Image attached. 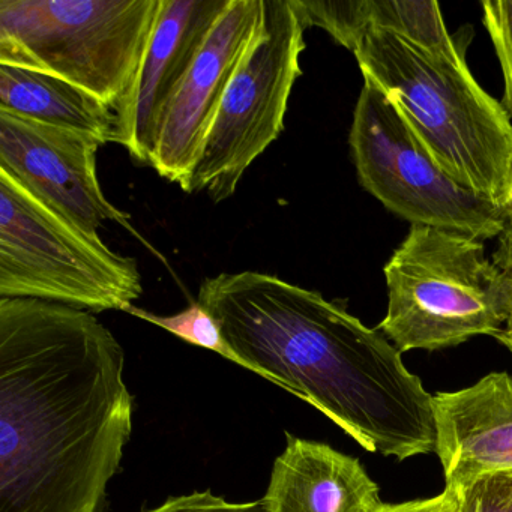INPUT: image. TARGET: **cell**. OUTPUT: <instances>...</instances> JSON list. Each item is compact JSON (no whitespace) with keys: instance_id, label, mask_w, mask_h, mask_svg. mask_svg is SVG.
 I'll return each instance as SVG.
<instances>
[{"instance_id":"obj_10","label":"cell","mask_w":512,"mask_h":512,"mask_svg":"<svg viewBox=\"0 0 512 512\" xmlns=\"http://www.w3.org/2000/svg\"><path fill=\"white\" fill-rule=\"evenodd\" d=\"M265 0H230L170 101L152 154L161 178L184 185L224 94L262 32Z\"/></svg>"},{"instance_id":"obj_1","label":"cell","mask_w":512,"mask_h":512,"mask_svg":"<svg viewBox=\"0 0 512 512\" xmlns=\"http://www.w3.org/2000/svg\"><path fill=\"white\" fill-rule=\"evenodd\" d=\"M125 353L94 314L0 298V512H104L133 433Z\"/></svg>"},{"instance_id":"obj_20","label":"cell","mask_w":512,"mask_h":512,"mask_svg":"<svg viewBox=\"0 0 512 512\" xmlns=\"http://www.w3.org/2000/svg\"><path fill=\"white\" fill-rule=\"evenodd\" d=\"M493 262L502 277L503 311H505V326L497 341L502 343L512 355V221H506L505 230L499 236Z\"/></svg>"},{"instance_id":"obj_12","label":"cell","mask_w":512,"mask_h":512,"mask_svg":"<svg viewBox=\"0 0 512 512\" xmlns=\"http://www.w3.org/2000/svg\"><path fill=\"white\" fill-rule=\"evenodd\" d=\"M436 451L446 490L491 473L512 475V377L490 373L433 395Z\"/></svg>"},{"instance_id":"obj_15","label":"cell","mask_w":512,"mask_h":512,"mask_svg":"<svg viewBox=\"0 0 512 512\" xmlns=\"http://www.w3.org/2000/svg\"><path fill=\"white\" fill-rule=\"evenodd\" d=\"M0 110L115 143L113 107L52 74L0 65Z\"/></svg>"},{"instance_id":"obj_3","label":"cell","mask_w":512,"mask_h":512,"mask_svg":"<svg viewBox=\"0 0 512 512\" xmlns=\"http://www.w3.org/2000/svg\"><path fill=\"white\" fill-rule=\"evenodd\" d=\"M353 55L364 80L388 95L439 166L499 206L512 167V121L470 73L463 47L437 55L376 31Z\"/></svg>"},{"instance_id":"obj_18","label":"cell","mask_w":512,"mask_h":512,"mask_svg":"<svg viewBox=\"0 0 512 512\" xmlns=\"http://www.w3.org/2000/svg\"><path fill=\"white\" fill-rule=\"evenodd\" d=\"M482 23L490 35L503 76L502 104L512 121V0L481 2Z\"/></svg>"},{"instance_id":"obj_17","label":"cell","mask_w":512,"mask_h":512,"mask_svg":"<svg viewBox=\"0 0 512 512\" xmlns=\"http://www.w3.org/2000/svg\"><path fill=\"white\" fill-rule=\"evenodd\" d=\"M451 512H512V475L491 473L446 490Z\"/></svg>"},{"instance_id":"obj_16","label":"cell","mask_w":512,"mask_h":512,"mask_svg":"<svg viewBox=\"0 0 512 512\" xmlns=\"http://www.w3.org/2000/svg\"><path fill=\"white\" fill-rule=\"evenodd\" d=\"M125 313L133 314L139 319L146 322L154 323L160 328L166 329L170 334L176 335L181 340L194 346L203 347V349L212 350L223 358L235 362L239 367L247 368L244 359L229 346L226 338L223 337L220 325L215 322L214 317L199 304V302H191L181 313L173 314V316H157V314L149 313L142 308L131 305Z\"/></svg>"},{"instance_id":"obj_14","label":"cell","mask_w":512,"mask_h":512,"mask_svg":"<svg viewBox=\"0 0 512 512\" xmlns=\"http://www.w3.org/2000/svg\"><path fill=\"white\" fill-rule=\"evenodd\" d=\"M293 7L305 28L323 29L350 52L376 31L391 32L437 55L461 49L434 0H293Z\"/></svg>"},{"instance_id":"obj_11","label":"cell","mask_w":512,"mask_h":512,"mask_svg":"<svg viewBox=\"0 0 512 512\" xmlns=\"http://www.w3.org/2000/svg\"><path fill=\"white\" fill-rule=\"evenodd\" d=\"M230 0H161L151 41L133 85L115 107V143L151 164L170 101Z\"/></svg>"},{"instance_id":"obj_6","label":"cell","mask_w":512,"mask_h":512,"mask_svg":"<svg viewBox=\"0 0 512 512\" xmlns=\"http://www.w3.org/2000/svg\"><path fill=\"white\" fill-rule=\"evenodd\" d=\"M142 295L136 259L119 256L0 170V298L127 311Z\"/></svg>"},{"instance_id":"obj_13","label":"cell","mask_w":512,"mask_h":512,"mask_svg":"<svg viewBox=\"0 0 512 512\" xmlns=\"http://www.w3.org/2000/svg\"><path fill=\"white\" fill-rule=\"evenodd\" d=\"M263 497L268 512H380V488L358 458L286 433Z\"/></svg>"},{"instance_id":"obj_8","label":"cell","mask_w":512,"mask_h":512,"mask_svg":"<svg viewBox=\"0 0 512 512\" xmlns=\"http://www.w3.org/2000/svg\"><path fill=\"white\" fill-rule=\"evenodd\" d=\"M349 145L362 188L412 226L457 230L482 241L505 230L502 209L455 182L370 80L353 112Z\"/></svg>"},{"instance_id":"obj_21","label":"cell","mask_w":512,"mask_h":512,"mask_svg":"<svg viewBox=\"0 0 512 512\" xmlns=\"http://www.w3.org/2000/svg\"><path fill=\"white\" fill-rule=\"evenodd\" d=\"M499 208L505 214L506 221H512V167L509 172L508 182H506L505 191L499 202Z\"/></svg>"},{"instance_id":"obj_19","label":"cell","mask_w":512,"mask_h":512,"mask_svg":"<svg viewBox=\"0 0 512 512\" xmlns=\"http://www.w3.org/2000/svg\"><path fill=\"white\" fill-rule=\"evenodd\" d=\"M143 512H268L263 500L248 503H230L214 496L211 490L187 496L170 497L163 505Z\"/></svg>"},{"instance_id":"obj_7","label":"cell","mask_w":512,"mask_h":512,"mask_svg":"<svg viewBox=\"0 0 512 512\" xmlns=\"http://www.w3.org/2000/svg\"><path fill=\"white\" fill-rule=\"evenodd\" d=\"M307 31L292 0H265L262 32L233 76L197 163L182 185L220 203L248 167L281 136Z\"/></svg>"},{"instance_id":"obj_2","label":"cell","mask_w":512,"mask_h":512,"mask_svg":"<svg viewBox=\"0 0 512 512\" xmlns=\"http://www.w3.org/2000/svg\"><path fill=\"white\" fill-rule=\"evenodd\" d=\"M197 302L248 370L316 407L365 451L398 461L434 451L433 395L400 350L343 305L254 271L206 278Z\"/></svg>"},{"instance_id":"obj_5","label":"cell","mask_w":512,"mask_h":512,"mask_svg":"<svg viewBox=\"0 0 512 512\" xmlns=\"http://www.w3.org/2000/svg\"><path fill=\"white\" fill-rule=\"evenodd\" d=\"M161 0H0V65L52 74L118 106Z\"/></svg>"},{"instance_id":"obj_4","label":"cell","mask_w":512,"mask_h":512,"mask_svg":"<svg viewBox=\"0 0 512 512\" xmlns=\"http://www.w3.org/2000/svg\"><path fill=\"white\" fill-rule=\"evenodd\" d=\"M383 274L388 310L377 329L401 353L436 352L502 334V277L482 239L412 226Z\"/></svg>"},{"instance_id":"obj_9","label":"cell","mask_w":512,"mask_h":512,"mask_svg":"<svg viewBox=\"0 0 512 512\" xmlns=\"http://www.w3.org/2000/svg\"><path fill=\"white\" fill-rule=\"evenodd\" d=\"M104 145L89 134L0 110V170L91 235L106 221L127 226L130 220L101 188L97 155Z\"/></svg>"}]
</instances>
